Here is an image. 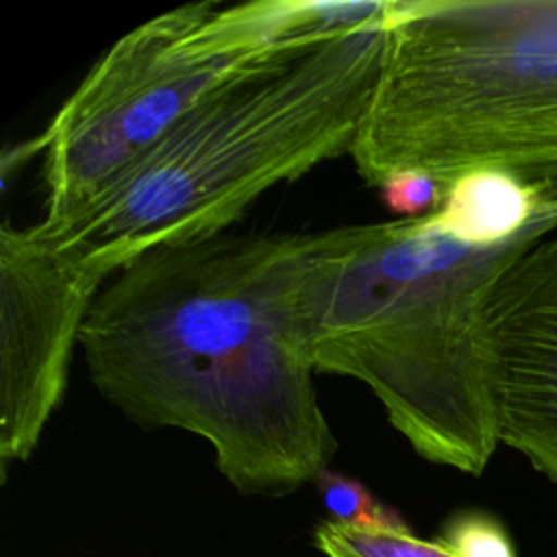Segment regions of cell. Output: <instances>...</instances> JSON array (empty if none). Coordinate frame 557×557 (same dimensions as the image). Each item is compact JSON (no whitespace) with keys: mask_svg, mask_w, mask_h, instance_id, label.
Listing matches in <instances>:
<instances>
[{"mask_svg":"<svg viewBox=\"0 0 557 557\" xmlns=\"http://www.w3.org/2000/svg\"><path fill=\"white\" fill-rule=\"evenodd\" d=\"M400 0H255L213 11L178 41L196 61H252L370 26H387Z\"/></svg>","mask_w":557,"mask_h":557,"instance_id":"obj_8","label":"cell"},{"mask_svg":"<svg viewBox=\"0 0 557 557\" xmlns=\"http://www.w3.org/2000/svg\"><path fill=\"white\" fill-rule=\"evenodd\" d=\"M302 246L228 231L157 246L102 285L81 331L102 398L207 440L242 494H289L337 450L296 335Z\"/></svg>","mask_w":557,"mask_h":557,"instance_id":"obj_1","label":"cell"},{"mask_svg":"<svg viewBox=\"0 0 557 557\" xmlns=\"http://www.w3.org/2000/svg\"><path fill=\"white\" fill-rule=\"evenodd\" d=\"M557 211L516 239L472 248L429 218L305 233L296 335L315 372L366 383L426 461L481 474L498 442L483 305L494 278Z\"/></svg>","mask_w":557,"mask_h":557,"instance_id":"obj_2","label":"cell"},{"mask_svg":"<svg viewBox=\"0 0 557 557\" xmlns=\"http://www.w3.org/2000/svg\"><path fill=\"white\" fill-rule=\"evenodd\" d=\"M385 41L370 26L237 67L78 215L39 228L113 274L157 246L228 231L274 185L350 154Z\"/></svg>","mask_w":557,"mask_h":557,"instance_id":"obj_3","label":"cell"},{"mask_svg":"<svg viewBox=\"0 0 557 557\" xmlns=\"http://www.w3.org/2000/svg\"><path fill=\"white\" fill-rule=\"evenodd\" d=\"M350 157L372 187L498 170L557 200V0H400Z\"/></svg>","mask_w":557,"mask_h":557,"instance_id":"obj_4","label":"cell"},{"mask_svg":"<svg viewBox=\"0 0 557 557\" xmlns=\"http://www.w3.org/2000/svg\"><path fill=\"white\" fill-rule=\"evenodd\" d=\"M111 268L46 235L0 228V461H24L59 407L74 346Z\"/></svg>","mask_w":557,"mask_h":557,"instance_id":"obj_6","label":"cell"},{"mask_svg":"<svg viewBox=\"0 0 557 557\" xmlns=\"http://www.w3.org/2000/svg\"><path fill=\"white\" fill-rule=\"evenodd\" d=\"M557 211V200H542L531 187L498 170H472L455 178L431 226L472 248L507 244Z\"/></svg>","mask_w":557,"mask_h":557,"instance_id":"obj_9","label":"cell"},{"mask_svg":"<svg viewBox=\"0 0 557 557\" xmlns=\"http://www.w3.org/2000/svg\"><path fill=\"white\" fill-rule=\"evenodd\" d=\"M379 189L385 207L398 213L400 220L431 215L444 200L442 185L433 176L416 170L392 174Z\"/></svg>","mask_w":557,"mask_h":557,"instance_id":"obj_13","label":"cell"},{"mask_svg":"<svg viewBox=\"0 0 557 557\" xmlns=\"http://www.w3.org/2000/svg\"><path fill=\"white\" fill-rule=\"evenodd\" d=\"M326 557H455L440 542L413 537L394 518L381 524H346L326 520L313 531Z\"/></svg>","mask_w":557,"mask_h":557,"instance_id":"obj_10","label":"cell"},{"mask_svg":"<svg viewBox=\"0 0 557 557\" xmlns=\"http://www.w3.org/2000/svg\"><path fill=\"white\" fill-rule=\"evenodd\" d=\"M315 485L324 500V507L333 513L335 522L346 524H381L392 520L383 507L370 496V492L355 479H346L322 470L315 476Z\"/></svg>","mask_w":557,"mask_h":557,"instance_id":"obj_12","label":"cell"},{"mask_svg":"<svg viewBox=\"0 0 557 557\" xmlns=\"http://www.w3.org/2000/svg\"><path fill=\"white\" fill-rule=\"evenodd\" d=\"M483 346L498 442L557 483V226L494 278Z\"/></svg>","mask_w":557,"mask_h":557,"instance_id":"obj_7","label":"cell"},{"mask_svg":"<svg viewBox=\"0 0 557 557\" xmlns=\"http://www.w3.org/2000/svg\"><path fill=\"white\" fill-rule=\"evenodd\" d=\"M220 4H185L117 39L37 137L41 226L59 228L137 165L224 76L250 61H196L178 41ZM255 61V59H252Z\"/></svg>","mask_w":557,"mask_h":557,"instance_id":"obj_5","label":"cell"},{"mask_svg":"<svg viewBox=\"0 0 557 557\" xmlns=\"http://www.w3.org/2000/svg\"><path fill=\"white\" fill-rule=\"evenodd\" d=\"M437 542L455 557H516L505 527L481 511L455 516Z\"/></svg>","mask_w":557,"mask_h":557,"instance_id":"obj_11","label":"cell"}]
</instances>
